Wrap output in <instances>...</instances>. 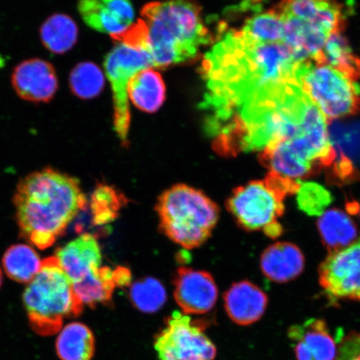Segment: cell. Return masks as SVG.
I'll return each mask as SVG.
<instances>
[{
  "instance_id": "484cf974",
  "label": "cell",
  "mask_w": 360,
  "mask_h": 360,
  "mask_svg": "<svg viewBox=\"0 0 360 360\" xmlns=\"http://www.w3.org/2000/svg\"><path fill=\"white\" fill-rule=\"evenodd\" d=\"M317 63L334 68L354 82L360 80V58L354 55L341 33L333 34L328 38Z\"/></svg>"
},
{
  "instance_id": "83f0119b",
  "label": "cell",
  "mask_w": 360,
  "mask_h": 360,
  "mask_svg": "<svg viewBox=\"0 0 360 360\" xmlns=\"http://www.w3.org/2000/svg\"><path fill=\"white\" fill-rule=\"evenodd\" d=\"M43 261L32 247L19 244L7 250L3 258V267L11 280L30 283L37 276Z\"/></svg>"
},
{
  "instance_id": "4fadbf2b",
  "label": "cell",
  "mask_w": 360,
  "mask_h": 360,
  "mask_svg": "<svg viewBox=\"0 0 360 360\" xmlns=\"http://www.w3.org/2000/svg\"><path fill=\"white\" fill-rule=\"evenodd\" d=\"M11 80L18 96L32 103L51 101L58 87L55 68L40 58L21 62L13 70Z\"/></svg>"
},
{
  "instance_id": "44dd1931",
  "label": "cell",
  "mask_w": 360,
  "mask_h": 360,
  "mask_svg": "<svg viewBox=\"0 0 360 360\" xmlns=\"http://www.w3.org/2000/svg\"><path fill=\"white\" fill-rule=\"evenodd\" d=\"M165 96L164 80L152 68L137 72L129 81L128 96L143 112H156L163 105Z\"/></svg>"
},
{
  "instance_id": "8fae6325",
  "label": "cell",
  "mask_w": 360,
  "mask_h": 360,
  "mask_svg": "<svg viewBox=\"0 0 360 360\" xmlns=\"http://www.w3.org/2000/svg\"><path fill=\"white\" fill-rule=\"evenodd\" d=\"M319 283L330 299L360 301V238L331 251L321 264Z\"/></svg>"
},
{
  "instance_id": "9a60e30c",
  "label": "cell",
  "mask_w": 360,
  "mask_h": 360,
  "mask_svg": "<svg viewBox=\"0 0 360 360\" xmlns=\"http://www.w3.org/2000/svg\"><path fill=\"white\" fill-rule=\"evenodd\" d=\"M277 7L283 16L307 22L328 36L345 28L343 12L336 0H281Z\"/></svg>"
},
{
  "instance_id": "7402d4cb",
  "label": "cell",
  "mask_w": 360,
  "mask_h": 360,
  "mask_svg": "<svg viewBox=\"0 0 360 360\" xmlns=\"http://www.w3.org/2000/svg\"><path fill=\"white\" fill-rule=\"evenodd\" d=\"M56 349L60 360H91L96 350L94 333L84 323H67L58 332Z\"/></svg>"
},
{
  "instance_id": "2e32d148",
  "label": "cell",
  "mask_w": 360,
  "mask_h": 360,
  "mask_svg": "<svg viewBox=\"0 0 360 360\" xmlns=\"http://www.w3.org/2000/svg\"><path fill=\"white\" fill-rule=\"evenodd\" d=\"M56 258L72 283L84 280L101 267V247L90 233H84L58 249Z\"/></svg>"
},
{
  "instance_id": "3957f363",
  "label": "cell",
  "mask_w": 360,
  "mask_h": 360,
  "mask_svg": "<svg viewBox=\"0 0 360 360\" xmlns=\"http://www.w3.org/2000/svg\"><path fill=\"white\" fill-rule=\"evenodd\" d=\"M139 49L153 65L169 67L192 60L210 41L201 8L192 0H165L146 4L141 11Z\"/></svg>"
},
{
  "instance_id": "9c48e42d",
  "label": "cell",
  "mask_w": 360,
  "mask_h": 360,
  "mask_svg": "<svg viewBox=\"0 0 360 360\" xmlns=\"http://www.w3.org/2000/svg\"><path fill=\"white\" fill-rule=\"evenodd\" d=\"M155 349L160 360H214L217 354L205 326L179 311L166 319L155 337Z\"/></svg>"
},
{
  "instance_id": "277c9868",
  "label": "cell",
  "mask_w": 360,
  "mask_h": 360,
  "mask_svg": "<svg viewBox=\"0 0 360 360\" xmlns=\"http://www.w3.org/2000/svg\"><path fill=\"white\" fill-rule=\"evenodd\" d=\"M328 120L311 102L292 136L271 143L260 151L261 163L270 172L295 180L332 167L336 153L328 136Z\"/></svg>"
},
{
  "instance_id": "f1b7e54d",
  "label": "cell",
  "mask_w": 360,
  "mask_h": 360,
  "mask_svg": "<svg viewBox=\"0 0 360 360\" xmlns=\"http://www.w3.org/2000/svg\"><path fill=\"white\" fill-rule=\"evenodd\" d=\"M328 136L336 153L335 161L353 166L354 163H360V123L331 124L328 127Z\"/></svg>"
},
{
  "instance_id": "ffe728a7",
  "label": "cell",
  "mask_w": 360,
  "mask_h": 360,
  "mask_svg": "<svg viewBox=\"0 0 360 360\" xmlns=\"http://www.w3.org/2000/svg\"><path fill=\"white\" fill-rule=\"evenodd\" d=\"M260 267L269 280L285 283L295 280L302 273L304 257L302 252L289 242H278L264 250Z\"/></svg>"
},
{
  "instance_id": "ac0fdd59",
  "label": "cell",
  "mask_w": 360,
  "mask_h": 360,
  "mask_svg": "<svg viewBox=\"0 0 360 360\" xmlns=\"http://www.w3.org/2000/svg\"><path fill=\"white\" fill-rule=\"evenodd\" d=\"M224 308L238 326H250L259 321L268 304V297L257 285L241 281L229 288L224 296Z\"/></svg>"
},
{
  "instance_id": "e0dca14e",
  "label": "cell",
  "mask_w": 360,
  "mask_h": 360,
  "mask_svg": "<svg viewBox=\"0 0 360 360\" xmlns=\"http://www.w3.org/2000/svg\"><path fill=\"white\" fill-rule=\"evenodd\" d=\"M288 335L295 342L297 360H335L336 358L335 340L326 323L321 319H310L303 325L292 326Z\"/></svg>"
},
{
  "instance_id": "6da1fadb",
  "label": "cell",
  "mask_w": 360,
  "mask_h": 360,
  "mask_svg": "<svg viewBox=\"0 0 360 360\" xmlns=\"http://www.w3.org/2000/svg\"><path fill=\"white\" fill-rule=\"evenodd\" d=\"M300 64L282 43L251 42L238 30L225 33L202 63L207 91L200 106L208 114L206 124L224 122L264 89L298 82Z\"/></svg>"
},
{
  "instance_id": "30bf717a",
  "label": "cell",
  "mask_w": 360,
  "mask_h": 360,
  "mask_svg": "<svg viewBox=\"0 0 360 360\" xmlns=\"http://www.w3.org/2000/svg\"><path fill=\"white\" fill-rule=\"evenodd\" d=\"M114 101V129L124 146L128 145L130 110L128 84L134 74L154 67L148 53L120 43L108 55L105 63Z\"/></svg>"
},
{
  "instance_id": "d6a6232c",
  "label": "cell",
  "mask_w": 360,
  "mask_h": 360,
  "mask_svg": "<svg viewBox=\"0 0 360 360\" xmlns=\"http://www.w3.org/2000/svg\"><path fill=\"white\" fill-rule=\"evenodd\" d=\"M297 193H299L298 202L300 208L309 214L321 215L323 210L331 201L330 193L316 184L300 182Z\"/></svg>"
},
{
  "instance_id": "cb8c5ba5",
  "label": "cell",
  "mask_w": 360,
  "mask_h": 360,
  "mask_svg": "<svg viewBox=\"0 0 360 360\" xmlns=\"http://www.w3.org/2000/svg\"><path fill=\"white\" fill-rule=\"evenodd\" d=\"M285 17L278 7L256 13L248 19L240 30L243 37L258 44L282 43Z\"/></svg>"
},
{
  "instance_id": "d6986e66",
  "label": "cell",
  "mask_w": 360,
  "mask_h": 360,
  "mask_svg": "<svg viewBox=\"0 0 360 360\" xmlns=\"http://www.w3.org/2000/svg\"><path fill=\"white\" fill-rule=\"evenodd\" d=\"M285 17L282 44L298 62H317L330 36L307 22Z\"/></svg>"
},
{
  "instance_id": "8d00e7d4",
  "label": "cell",
  "mask_w": 360,
  "mask_h": 360,
  "mask_svg": "<svg viewBox=\"0 0 360 360\" xmlns=\"http://www.w3.org/2000/svg\"><path fill=\"white\" fill-rule=\"evenodd\" d=\"M359 214H360V207H359Z\"/></svg>"
},
{
  "instance_id": "1f68e13d",
  "label": "cell",
  "mask_w": 360,
  "mask_h": 360,
  "mask_svg": "<svg viewBox=\"0 0 360 360\" xmlns=\"http://www.w3.org/2000/svg\"><path fill=\"white\" fill-rule=\"evenodd\" d=\"M122 196L114 188L100 186L94 191L91 199V210L94 224H106L116 218L122 204Z\"/></svg>"
},
{
  "instance_id": "ba28073f",
  "label": "cell",
  "mask_w": 360,
  "mask_h": 360,
  "mask_svg": "<svg viewBox=\"0 0 360 360\" xmlns=\"http://www.w3.org/2000/svg\"><path fill=\"white\" fill-rule=\"evenodd\" d=\"M297 80L328 122L359 114L360 88L356 82L326 64L301 63Z\"/></svg>"
},
{
  "instance_id": "d4e9b609",
  "label": "cell",
  "mask_w": 360,
  "mask_h": 360,
  "mask_svg": "<svg viewBox=\"0 0 360 360\" xmlns=\"http://www.w3.org/2000/svg\"><path fill=\"white\" fill-rule=\"evenodd\" d=\"M40 38L48 51L62 55L70 51L77 41L78 27L70 16L56 13L42 25Z\"/></svg>"
},
{
  "instance_id": "4316f807",
  "label": "cell",
  "mask_w": 360,
  "mask_h": 360,
  "mask_svg": "<svg viewBox=\"0 0 360 360\" xmlns=\"http://www.w3.org/2000/svg\"><path fill=\"white\" fill-rule=\"evenodd\" d=\"M73 288L84 306L94 307L98 304H106L112 300L116 288L114 273L110 267H101L84 280L73 283Z\"/></svg>"
},
{
  "instance_id": "e575fe53",
  "label": "cell",
  "mask_w": 360,
  "mask_h": 360,
  "mask_svg": "<svg viewBox=\"0 0 360 360\" xmlns=\"http://www.w3.org/2000/svg\"><path fill=\"white\" fill-rule=\"evenodd\" d=\"M112 273H114V280L116 287L128 286L130 281H131V274H130L128 269L119 267L112 270Z\"/></svg>"
},
{
  "instance_id": "8992f818",
  "label": "cell",
  "mask_w": 360,
  "mask_h": 360,
  "mask_svg": "<svg viewBox=\"0 0 360 360\" xmlns=\"http://www.w3.org/2000/svg\"><path fill=\"white\" fill-rule=\"evenodd\" d=\"M156 211L162 232L186 250L208 240L219 216L217 205L208 196L182 184L162 193Z\"/></svg>"
},
{
  "instance_id": "5bb4252c",
  "label": "cell",
  "mask_w": 360,
  "mask_h": 360,
  "mask_svg": "<svg viewBox=\"0 0 360 360\" xmlns=\"http://www.w3.org/2000/svg\"><path fill=\"white\" fill-rule=\"evenodd\" d=\"M78 8L85 24L114 39L134 25V11L130 0H79Z\"/></svg>"
},
{
  "instance_id": "f546056e",
  "label": "cell",
  "mask_w": 360,
  "mask_h": 360,
  "mask_svg": "<svg viewBox=\"0 0 360 360\" xmlns=\"http://www.w3.org/2000/svg\"><path fill=\"white\" fill-rule=\"evenodd\" d=\"M130 300L135 308L146 314H154L163 307L167 292L162 283L154 278H145L133 283Z\"/></svg>"
},
{
  "instance_id": "836d02e7",
  "label": "cell",
  "mask_w": 360,
  "mask_h": 360,
  "mask_svg": "<svg viewBox=\"0 0 360 360\" xmlns=\"http://www.w3.org/2000/svg\"><path fill=\"white\" fill-rule=\"evenodd\" d=\"M335 360H360V331L351 333L342 341Z\"/></svg>"
},
{
  "instance_id": "d590c367",
  "label": "cell",
  "mask_w": 360,
  "mask_h": 360,
  "mask_svg": "<svg viewBox=\"0 0 360 360\" xmlns=\"http://www.w3.org/2000/svg\"><path fill=\"white\" fill-rule=\"evenodd\" d=\"M3 281L2 270L0 269V287H1Z\"/></svg>"
},
{
  "instance_id": "5b68a950",
  "label": "cell",
  "mask_w": 360,
  "mask_h": 360,
  "mask_svg": "<svg viewBox=\"0 0 360 360\" xmlns=\"http://www.w3.org/2000/svg\"><path fill=\"white\" fill-rule=\"evenodd\" d=\"M22 303L31 328L41 336L58 334L65 319L79 316L84 307L56 256L43 260L22 294Z\"/></svg>"
},
{
  "instance_id": "603a6c76",
  "label": "cell",
  "mask_w": 360,
  "mask_h": 360,
  "mask_svg": "<svg viewBox=\"0 0 360 360\" xmlns=\"http://www.w3.org/2000/svg\"><path fill=\"white\" fill-rule=\"evenodd\" d=\"M318 229L323 244L330 252L343 249L359 238L357 225L338 209L323 212L318 220Z\"/></svg>"
},
{
  "instance_id": "7c38bea8",
  "label": "cell",
  "mask_w": 360,
  "mask_h": 360,
  "mask_svg": "<svg viewBox=\"0 0 360 360\" xmlns=\"http://www.w3.org/2000/svg\"><path fill=\"white\" fill-rule=\"evenodd\" d=\"M174 299L186 314H204L214 307L218 288L211 274L181 267L174 278Z\"/></svg>"
},
{
  "instance_id": "52a82bcc",
  "label": "cell",
  "mask_w": 360,
  "mask_h": 360,
  "mask_svg": "<svg viewBox=\"0 0 360 360\" xmlns=\"http://www.w3.org/2000/svg\"><path fill=\"white\" fill-rule=\"evenodd\" d=\"M300 182L269 172L264 180H255L233 191L227 209L242 228L263 231L270 237L281 235L277 220L283 213V200L288 193L298 191Z\"/></svg>"
},
{
  "instance_id": "7a4b0ae2",
  "label": "cell",
  "mask_w": 360,
  "mask_h": 360,
  "mask_svg": "<svg viewBox=\"0 0 360 360\" xmlns=\"http://www.w3.org/2000/svg\"><path fill=\"white\" fill-rule=\"evenodd\" d=\"M13 202L21 236L41 250L55 244L87 205L79 180L51 168L22 179Z\"/></svg>"
},
{
  "instance_id": "4dcf8cb0",
  "label": "cell",
  "mask_w": 360,
  "mask_h": 360,
  "mask_svg": "<svg viewBox=\"0 0 360 360\" xmlns=\"http://www.w3.org/2000/svg\"><path fill=\"white\" fill-rule=\"evenodd\" d=\"M70 84L72 91L83 100L98 96L105 85L100 68L92 63H81L71 72Z\"/></svg>"
}]
</instances>
